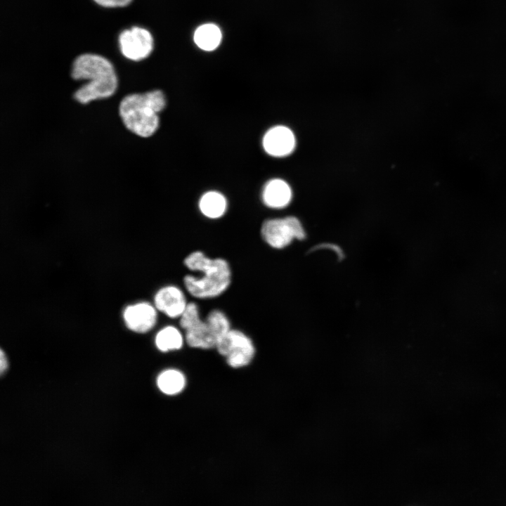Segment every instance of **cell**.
<instances>
[{
    "label": "cell",
    "instance_id": "cell-1",
    "mask_svg": "<svg viewBox=\"0 0 506 506\" xmlns=\"http://www.w3.org/2000/svg\"><path fill=\"white\" fill-rule=\"evenodd\" d=\"M73 79L86 82L73 94L82 105L106 99L113 96L118 87V77L112 63L105 57L92 53L77 56L71 70Z\"/></svg>",
    "mask_w": 506,
    "mask_h": 506
},
{
    "label": "cell",
    "instance_id": "cell-2",
    "mask_svg": "<svg viewBox=\"0 0 506 506\" xmlns=\"http://www.w3.org/2000/svg\"><path fill=\"white\" fill-rule=\"evenodd\" d=\"M185 266L197 271L200 276L186 275L183 283L192 297L200 299L216 298L224 293L231 283V268L223 258H210L200 250L190 253L183 260Z\"/></svg>",
    "mask_w": 506,
    "mask_h": 506
},
{
    "label": "cell",
    "instance_id": "cell-3",
    "mask_svg": "<svg viewBox=\"0 0 506 506\" xmlns=\"http://www.w3.org/2000/svg\"><path fill=\"white\" fill-rule=\"evenodd\" d=\"M166 105V98L160 90L126 95L118 105L119 118L131 133L141 137L153 136L159 126V116Z\"/></svg>",
    "mask_w": 506,
    "mask_h": 506
},
{
    "label": "cell",
    "instance_id": "cell-4",
    "mask_svg": "<svg viewBox=\"0 0 506 506\" xmlns=\"http://www.w3.org/2000/svg\"><path fill=\"white\" fill-rule=\"evenodd\" d=\"M179 325L185 332V341L192 348L209 349L215 348L220 336L213 325L202 319L196 303L188 302L179 318Z\"/></svg>",
    "mask_w": 506,
    "mask_h": 506
},
{
    "label": "cell",
    "instance_id": "cell-5",
    "mask_svg": "<svg viewBox=\"0 0 506 506\" xmlns=\"http://www.w3.org/2000/svg\"><path fill=\"white\" fill-rule=\"evenodd\" d=\"M261 235L268 246L276 249L287 247L294 240H301L306 237L301 223L292 216L266 220L261 225Z\"/></svg>",
    "mask_w": 506,
    "mask_h": 506
},
{
    "label": "cell",
    "instance_id": "cell-6",
    "mask_svg": "<svg viewBox=\"0 0 506 506\" xmlns=\"http://www.w3.org/2000/svg\"><path fill=\"white\" fill-rule=\"evenodd\" d=\"M215 348L226 358L227 364L233 368L247 365L255 354L251 338L238 329L231 328L217 342Z\"/></svg>",
    "mask_w": 506,
    "mask_h": 506
},
{
    "label": "cell",
    "instance_id": "cell-7",
    "mask_svg": "<svg viewBox=\"0 0 506 506\" xmlns=\"http://www.w3.org/2000/svg\"><path fill=\"white\" fill-rule=\"evenodd\" d=\"M120 52L128 60L140 61L148 57L153 50L152 34L145 28L133 26L120 32L118 37Z\"/></svg>",
    "mask_w": 506,
    "mask_h": 506
},
{
    "label": "cell",
    "instance_id": "cell-8",
    "mask_svg": "<svg viewBox=\"0 0 506 506\" xmlns=\"http://www.w3.org/2000/svg\"><path fill=\"white\" fill-rule=\"evenodd\" d=\"M157 309L154 304L141 301L127 306L123 312L126 327L137 333L150 331L157 321Z\"/></svg>",
    "mask_w": 506,
    "mask_h": 506
},
{
    "label": "cell",
    "instance_id": "cell-9",
    "mask_svg": "<svg viewBox=\"0 0 506 506\" xmlns=\"http://www.w3.org/2000/svg\"><path fill=\"white\" fill-rule=\"evenodd\" d=\"M153 300L157 311L170 318H179L188 304L184 292L174 285L160 288Z\"/></svg>",
    "mask_w": 506,
    "mask_h": 506
},
{
    "label": "cell",
    "instance_id": "cell-10",
    "mask_svg": "<svg viewBox=\"0 0 506 506\" xmlns=\"http://www.w3.org/2000/svg\"><path fill=\"white\" fill-rule=\"evenodd\" d=\"M263 148L266 153L273 157L290 155L295 147V138L292 131L285 126H276L268 129L264 136Z\"/></svg>",
    "mask_w": 506,
    "mask_h": 506
},
{
    "label": "cell",
    "instance_id": "cell-11",
    "mask_svg": "<svg viewBox=\"0 0 506 506\" xmlns=\"http://www.w3.org/2000/svg\"><path fill=\"white\" fill-rule=\"evenodd\" d=\"M262 199L268 207L282 209L290 202L292 190L285 181L279 179H272L265 185Z\"/></svg>",
    "mask_w": 506,
    "mask_h": 506
},
{
    "label": "cell",
    "instance_id": "cell-12",
    "mask_svg": "<svg viewBox=\"0 0 506 506\" xmlns=\"http://www.w3.org/2000/svg\"><path fill=\"white\" fill-rule=\"evenodd\" d=\"M222 33L215 24L206 23L199 26L195 31L193 39L195 44L202 50L211 51L220 44Z\"/></svg>",
    "mask_w": 506,
    "mask_h": 506
},
{
    "label": "cell",
    "instance_id": "cell-13",
    "mask_svg": "<svg viewBox=\"0 0 506 506\" xmlns=\"http://www.w3.org/2000/svg\"><path fill=\"white\" fill-rule=\"evenodd\" d=\"M185 341V336L181 330L174 325H166L161 328L155 337L156 347L162 352L179 350Z\"/></svg>",
    "mask_w": 506,
    "mask_h": 506
},
{
    "label": "cell",
    "instance_id": "cell-14",
    "mask_svg": "<svg viewBox=\"0 0 506 506\" xmlns=\"http://www.w3.org/2000/svg\"><path fill=\"white\" fill-rule=\"evenodd\" d=\"M201 213L209 219H219L226 212L227 202L220 193L210 191L205 193L199 202Z\"/></svg>",
    "mask_w": 506,
    "mask_h": 506
},
{
    "label": "cell",
    "instance_id": "cell-15",
    "mask_svg": "<svg viewBox=\"0 0 506 506\" xmlns=\"http://www.w3.org/2000/svg\"><path fill=\"white\" fill-rule=\"evenodd\" d=\"M157 383L159 389L164 394L175 395L184 389L186 378L181 371L168 369L159 375Z\"/></svg>",
    "mask_w": 506,
    "mask_h": 506
},
{
    "label": "cell",
    "instance_id": "cell-16",
    "mask_svg": "<svg viewBox=\"0 0 506 506\" xmlns=\"http://www.w3.org/2000/svg\"><path fill=\"white\" fill-rule=\"evenodd\" d=\"M133 0H93L98 5L105 8H123L127 6Z\"/></svg>",
    "mask_w": 506,
    "mask_h": 506
},
{
    "label": "cell",
    "instance_id": "cell-17",
    "mask_svg": "<svg viewBox=\"0 0 506 506\" xmlns=\"http://www.w3.org/2000/svg\"><path fill=\"white\" fill-rule=\"evenodd\" d=\"M8 368V361L6 359V356L5 353H4L3 350L1 349L0 352V370L1 374L2 375L3 372L7 369Z\"/></svg>",
    "mask_w": 506,
    "mask_h": 506
}]
</instances>
